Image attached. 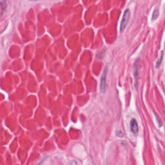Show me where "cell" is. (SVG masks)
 <instances>
[{
    "label": "cell",
    "mask_w": 165,
    "mask_h": 165,
    "mask_svg": "<svg viewBox=\"0 0 165 165\" xmlns=\"http://www.w3.org/2000/svg\"><path fill=\"white\" fill-rule=\"evenodd\" d=\"M159 10L158 8H156L153 11V14L152 16V20L154 21L157 20V18L159 17Z\"/></svg>",
    "instance_id": "cell-6"
},
{
    "label": "cell",
    "mask_w": 165,
    "mask_h": 165,
    "mask_svg": "<svg viewBox=\"0 0 165 165\" xmlns=\"http://www.w3.org/2000/svg\"><path fill=\"white\" fill-rule=\"evenodd\" d=\"M104 54H105V52H101L97 54V57L99 59H103L104 57Z\"/></svg>",
    "instance_id": "cell-9"
},
{
    "label": "cell",
    "mask_w": 165,
    "mask_h": 165,
    "mask_svg": "<svg viewBox=\"0 0 165 165\" xmlns=\"http://www.w3.org/2000/svg\"><path fill=\"white\" fill-rule=\"evenodd\" d=\"M29 1H39V0H29Z\"/></svg>",
    "instance_id": "cell-13"
},
{
    "label": "cell",
    "mask_w": 165,
    "mask_h": 165,
    "mask_svg": "<svg viewBox=\"0 0 165 165\" xmlns=\"http://www.w3.org/2000/svg\"><path fill=\"white\" fill-rule=\"evenodd\" d=\"M70 165H79V164H78V163L77 162L76 160H72L70 162Z\"/></svg>",
    "instance_id": "cell-12"
},
{
    "label": "cell",
    "mask_w": 165,
    "mask_h": 165,
    "mask_svg": "<svg viewBox=\"0 0 165 165\" xmlns=\"http://www.w3.org/2000/svg\"><path fill=\"white\" fill-rule=\"evenodd\" d=\"M107 73H108V67L106 66L105 67L104 70H103L100 81V91L102 93H105L106 91Z\"/></svg>",
    "instance_id": "cell-3"
},
{
    "label": "cell",
    "mask_w": 165,
    "mask_h": 165,
    "mask_svg": "<svg viewBox=\"0 0 165 165\" xmlns=\"http://www.w3.org/2000/svg\"><path fill=\"white\" fill-rule=\"evenodd\" d=\"M130 130L134 135H137L139 132V126H138L137 122L135 119H132L130 121Z\"/></svg>",
    "instance_id": "cell-4"
},
{
    "label": "cell",
    "mask_w": 165,
    "mask_h": 165,
    "mask_svg": "<svg viewBox=\"0 0 165 165\" xmlns=\"http://www.w3.org/2000/svg\"><path fill=\"white\" fill-rule=\"evenodd\" d=\"M7 7V0H0V15L4 13Z\"/></svg>",
    "instance_id": "cell-5"
},
{
    "label": "cell",
    "mask_w": 165,
    "mask_h": 165,
    "mask_svg": "<svg viewBox=\"0 0 165 165\" xmlns=\"http://www.w3.org/2000/svg\"><path fill=\"white\" fill-rule=\"evenodd\" d=\"M130 16V10L128 9H126L124 12V14H123V16H122V20L121 22L120 32H122L125 30L126 26H127V25H128Z\"/></svg>",
    "instance_id": "cell-1"
},
{
    "label": "cell",
    "mask_w": 165,
    "mask_h": 165,
    "mask_svg": "<svg viewBox=\"0 0 165 165\" xmlns=\"http://www.w3.org/2000/svg\"><path fill=\"white\" fill-rule=\"evenodd\" d=\"M116 135L118 137H123V133H122L121 131H120V130H117V131H116Z\"/></svg>",
    "instance_id": "cell-11"
},
{
    "label": "cell",
    "mask_w": 165,
    "mask_h": 165,
    "mask_svg": "<svg viewBox=\"0 0 165 165\" xmlns=\"http://www.w3.org/2000/svg\"><path fill=\"white\" fill-rule=\"evenodd\" d=\"M48 155H45V156H43L41 158V159L40 161V162L38 163L36 165H43L44 162H45L46 160H47V159L48 158Z\"/></svg>",
    "instance_id": "cell-8"
},
{
    "label": "cell",
    "mask_w": 165,
    "mask_h": 165,
    "mask_svg": "<svg viewBox=\"0 0 165 165\" xmlns=\"http://www.w3.org/2000/svg\"><path fill=\"white\" fill-rule=\"evenodd\" d=\"M163 51H161V56L156 62V65H155L156 68H159L161 67V63H162V61H163Z\"/></svg>",
    "instance_id": "cell-7"
},
{
    "label": "cell",
    "mask_w": 165,
    "mask_h": 165,
    "mask_svg": "<svg viewBox=\"0 0 165 165\" xmlns=\"http://www.w3.org/2000/svg\"><path fill=\"white\" fill-rule=\"evenodd\" d=\"M133 78H134V86L137 89V84H138V79H139V70H140V61L139 59H137L134 63L133 65Z\"/></svg>",
    "instance_id": "cell-2"
},
{
    "label": "cell",
    "mask_w": 165,
    "mask_h": 165,
    "mask_svg": "<svg viewBox=\"0 0 165 165\" xmlns=\"http://www.w3.org/2000/svg\"><path fill=\"white\" fill-rule=\"evenodd\" d=\"M154 115H155V118H156V120L157 121V122H158V124H159V126L160 127V126H162V122H161V120L160 119L157 117V115L155 114H154Z\"/></svg>",
    "instance_id": "cell-10"
}]
</instances>
